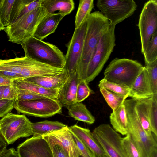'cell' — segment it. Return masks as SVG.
<instances>
[{"label": "cell", "mask_w": 157, "mask_h": 157, "mask_svg": "<svg viewBox=\"0 0 157 157\" xmlns=\"http://www.w3.org/2000/svg\"><path fill=\"white\" fill-rule=\"evenodd\" d=\"M86 21L82 52L77 71L79 82L85 80L88 64L100 39L110 24L109 21L99 11L91 13L87 18Z\"/></svg>", "instance_id": "1"}, {"label": "cell", "mask_w": 157, "mask_h": 157, "mask_svg": "<svg viewBox=\"0 0 157 157\" xmlns=\"http://www.w3.org/2000/svg\"><path fill=\"white\" fill-rule=\"evenodd\" d=\"M21 45L27 57L54 67L64 69L65 56L56 46L34 36Z\"/></svg>", "instance_id": "2"}, {"label": "cell", "mask_w": 157, "mask_h": 157, "mask_svg": "<svg viewBox=\"0 0 157 157\" xmlns=\"http://www.w3.org/2000/svg\"><path fill=\"white\" fill-rule=\"evenodd\" d=\"M136 99H125L126 110L129 133L136 144L142 157H150L151 153L157 149V136H148L141 125L136 111Z\"/></svg>", "instance_id": "3"}, {"label": "cell", "mask_w": 157, "mask_h": 157, "mask_svg": "<svg viewBox=\"0 0 157 157\" xmlns=\"http://www.w3.org/2000/svg\"><path fill=\"white\" fill-rule=\"evenodd\" d=\"M47 14L45 9L40 6L5 27L3 30L6 33L9 41L21 45L33 36L39 23Z\"/></svg>", "instance_id": "4"}, {"label": "cell", "mask_w": 157, "mask_h": 157, "mask_svg": "<svg viewBox=\"0 0 157 157\" xmlns=\"http://www.w3.org/2000/svg\"><path fill=\"white\" fill-rule=\"evenodd\" d=\"M144 67L136 60L116 58L110 62L105 70L104 78L130 88Z\"/></svg>", "instance_id": "5"}, {"label": "cell", "mask_w": 157, "mask_h": 157, "mask_svg": "<svg viewBox=\"0 0 157 157\" xmlns=\"http://www.w3.org/2000/svg\"><path fill=\"white\" fill-rule=\"evenodd\" d=\"M115 26L110 24L98 43L87 70L85 81L88 84L101 72L113 52L116 45Z\"/></svg>", "instance_id": "6"}, {"label": "cell", "mask_w": 157, "mask_h": 157, "mask_svg": "<svg viewBox=\"0 0 157 157\" xmlns=\"http://www.w3.org/2000/svg\"><path fill=\"white\" fill-rule=\"evenodd\" d=\"M32 122L24 115L10 113L0 119V134L8 145L33 135Z\"/></svg>", "instance_id": "7"}, {"label": "cell", "mask_w": 157, "mask_h": 157, "mask_svg": "<svg viewBox=\"0 0 157 157\" xmlns=\"http://www.w3.org/2000/svg\"><path fill=\"white\" fill-rule=\"evenodd\" d=\"M104 153L103 157H128L121 135L107 124H101L91 132Z\"/></svg>", "instance_id": "8"}, {"label": "cell", "mask_w": 157, "mask_h": 157, "mask_svg": "<svg viewBox=\"0 0 157 157\" xmlns=\"http://www.w3.org/2000/svg\"><path fill=\"white\" fill-rule=\"evenodd\" d=\"M14 108L18 114L45 118L61 113L62 106L57 100L45 98L29 101L16 100Z\"/></svg>", "instance_id": "9"}, {"label": "cell", "mask_w": 157, "mask_h": 157, "mask_svg": "<svg viewBox=\"0 0 157 157\" xmlns=\"http://www.w3.org/2000/svg\"><path fill=\"white\" fill-rule=\"evenodd\" d=\"M96 6L110 24L115 25L132 15L137 8L133 0H98Z\"/></svg>", "instance_id": "10"}, {"label": "cell", "mask_w": 157, "mask_h": 157, "mask_svg": "<svg viewBox=\"0 0 157 157\" xmlns=\"http://www.w3.org/2000/svg\"><path fill=\"white\" fill-rule=\"evenodd\" d=\"M140 37L141 52L144 54L152 36L157 32V0L145 3L137 24Z\"/></svg>", "instance_id": "11"}, {"label": "cell", "mask_w": 157, "mask_h": 157, "mask_svg": "<svg viewBox=\"0 0 157 157\" xmlns=\"http://www.w3.org/2000/svg\"><path fill=\"white\" fill-rule=\"evenodd\" d=\"M86 27V20L79 28H75L68 44L64 67L67 78L77 72L81 58Z\"/></svg>", "instance_id": "12"}, {"label": "cell", "mask_w": 157, "mask_h": 157, "mask_svg": "<svg viewBox=\"0 0 157 157\" xmlns=\"http://www.w3.org/2000/svg\"><path fill=\"white\" fill-rule=\"evenodd\" d=\"M17 151L20 157H53L49 144L41 136L27 139Z\"/></svg>", "instance_id": "13"}, {"label": "cell", "mask_w": 157, "mask_h": 157, "mask_svg": "<svg viewBox=\"0 0 157 157\" xmlns=\"http://www.w3.org/2000/svg\"><path fill=\"white\" fill-rule=\"evenodd\" d=\"M41 136L48 142L59 145L68 157H79L81 155L73 135L67 125L59 130Z\"/></svg>", "instance_id": "14"}, {"label": "cell", "mask_w": 157, "mask_h": 157, "mask_svg": "<svg viewBox=\"0 0 157 157\" xmlns=\"http://www.w3.org/2000/svg\"><path fill=\"white\" fill-rule=\"evenodd\" d=\"M78 83V76L76 72L67 78L60 89L57 99L62 107L67 108L76 102V91Z\"/></svg>", "instance_id": "15"}, {"label": "cell", "mask_w": 157, "mask_h": 157, "mask_svg": "<svg viewBox=\"0 0 157 157\" xmlns=\"http://www.w3.org/2000/svg\"><path fill=\"white\" fill-rule=\"evenodd\" d=\"M153 95L147 71L144 67L130 88L128 97L139 99L150 98Z\"/></svg>", "instance_id": "16"}, {"label": "cell", "mask_w": 157, "mask_h": 157, "mask_svg": "<svg viewBox=\"0 0 157 157\" xmlns=\"http://www.w3.org/2000/svg\"><path fill=\"white\" fill-rule=\"evenodd\" d=\"M65 16L58 12L47 14L39 23L33 36L40 40L46 38L55 32L59 23Z\"/></svg>", "instance_id": "17"}, {"label": "cell", "mask_w": 157, "mask_h": 157, "mask_svg": "<svg viewBox=\"0 0 157 157\" xmlns=\"http://www.w3.org/2000/svg\"><path fill=\"white\" fill-rule=\"evenodd\" d=\"M71 131L95 155L103 157V150L93 136L90 130L75 124L69 127Z\"/></svg>", "instance_id": "18"}, {"label": "cell", "mask_w": 157, "mask_h": 157, "mask_svg": "<svg viewBox=\"0 0 157 157\" xmlns=\"http://www.w3.org/2000/svg\"><path fill=\"white\" fill-rule=\"evenodd\" d=\"M67 76L63 73L53 76H36L21 78L24 81L47 89H60L66 82Z\"/></svg>", "instance_id": "19"}, {"label": "cell", "mask_w": 157, "mask_h": 157, "mask_svg": "<svg viewBox=\"0 0 157 157\" xmlns=\"http://www.w3.org/2000/svg\"><path fill=\"white\" fill-rule=\"evenodd\" d=\"M151 97L142 99H136V112L142 128L148 136L152 135L150 122L149 109Z\"/></svg>", "instance_id": "20"}, {"label": "cell", "mask_w": 157, "mask_h": 157, "mask_svg": "<svg viewBox=\"0 0 157 157\" xmlns=\"http://www.w3.org/2000/svg\"><path fill=\"white\" fill-rule=\"evenodd\" d=\"M41 6L48 14L58 13L65 16L69 14L74 10L75 4L72 0H42Z\"/></svg>", "instance_id": "21"}, {"label": "cell", "mask_w": 157, "mask_h": 157, "mask_svg": "<svg viewBox=\"0 0 157 157\" xmlns=\"http://www.w3.org/2000/svg\"><path fill=\"white\" fill-rule=\"evenodd\" d=\"M110 120L113 129L117 132L125 136L129 133L124 102L113 111L110 116Z\"/></svg>", "instance_id": "22"}, {"label": "cell", "mask_w": 157, "mask_h": 157, "mask_svg": "<svg viewBox=\"0 0 157 157\" xmlns=\"http://www.w3.org/2000/svg\"><path fill=\"white\" fill-rule=\"evenodd\" d=\"M12 85L18 89L28 90L46 97L57 99L60 89H47L36 84H34L19 79L13 81Z\"/></svg>", "instance_id": "23"}, {"label": "cell", "mask_w": 157, "mask_h": 157, "mask_svg": "<svg viewBox=\"0 0 157 157\" xmlns=\"http://www.w3.org/2000/svg\"><path fill=\"white\" fill-rule=\"evenodd\" d=\"M66 125L58 121L45 120L32 123L31 128L33 137H39L59 130Z\"/></svg>", "instance_id": "24"}, {"label": "cell", "mask_w": 157, "mask_h": 157, "mask_svg": "<svg viewBox=\"0 0 157 157\" xmlns=\"http://www.w3.org/2000/svg\"><path fill=\"white\" fill-rule=\"evenodd\" d=\"M69 115L75 120L81 121L89 124H94V117L82 102H75L67 108Z\"/></svg>", "instance_id": "25"}, {"label": "cell", "mask_w": 157, "mask_h": 157, "mask_svg": "<svg viewBox=\"0 0 157 157\" xmlns=\"http://www.w3.org/2000/svg\"><path fill=\"white\" fill-rule=\"evenodd\" d=\"M32 0H15L9 20V25L14 23L25 15L36 8V4Z\"/></svg>", "instance_id": "26"}, {"label": "cell", "mask_w": 157, "mask_h": 157, "mask_svg": "<svg viewBox=\"0 0 157 157\" xmlns=\"http://www.w3.org/2000/svg\"><path fill=\"white\" fill-rule=\"evenodd\" d=\"M93 0H80L75 20V28H79L86 20L94 7Z\"/></svg>", "instance_id": "27"}, {"label": "cell", "mask_w": 157, "mask_h": 157, "mask_svg": "<svg viewBox=\"0 0 157 157\" xmlns=\"http://www.w3.org/2000/svg\"><path fill=\"white\" fill-rule=\"evenodd\" d=\"M99 88L105 101L113 111L117 108L128 97L118 95L103 87Z\"/></svg>", "instance_id": "28"}, {"label": "cell", "mask_w": 157, "mask_h": 157, "mask_svg": "<svg viewBox=\"0 0 157 157\" xmlns=\"http://www.w3.org/2000/svg\"><path fill=\"white\" fill-rule=\"evenodd\" d=\"M98 87H103L118 95L123 96H128L130 88L127 86L109 82L104 78L101 80L98 85Z\"/></svg>", "instance_id": "29"}, {"label": "cell", "mask_w": 157, "mask_h": 157, "mask_svg": "<svg viewBox=\"0 0 157 157\" xmlns=\"http://www.w3.org/2000/svg\"><path fill=\"white\" fill-rule=\"evenodd\" d=\"M21 70L22 57L9 59H0V71L21 74Z\"/></svg>", "instance_id": "30"}, {"label": "cell", "mask_w": 157, "mask_h": 157, "mask_svg": "<svg viewBox=\"0 0 157 157\" xmlns=\"http://www.w3.org/2000/svg\"><path fill=\"white\" fill-rule=\"evenodd\" d=\"M145 64L157 59V32L152 36L143 54Z\"/></svg>", "instance_id": "31"}, {"label": "cell", "mask_w": 157, "mask_h": 157, "mask_svg": "<svg viewBox=\"0 0 157 157\" xmlns=\"http://www.w3.org/2000/svg\"><path fill=\"white\" fill-rule=\"evenodd\" d=\"M15 0H2L0 4V20L5 27L9 25Z\"/></svg>", "instance_id": "32"}, {"label": "cell", "mask_w": 157, "mask_h": 157, "mask_svg": "<svg viewBox=\"0 0 157 157\" xmlns=\"http://www.w3.org/2000/svg\"><path fill=\"white\" fill-rule=\"evenodd\" d=\"M122 142L128 157H142L130 133H128L125 137L122 138Z\"/></svg>", "instance_id": "33"}, {"label": "cell", "mask_w": 157, "mask_h": 157, "mask_svg": "<svg viewBox=\"0 0 157 157\" xmlns=\"http://www.w3.org/2000/svg\"><path fill=\"white\" fill-rule=\"evenodd\" d=\"M149 113L152 132L157 136V94H153L151 97Z\"/></svg>", "instance_id": "34"}, {"label": "cell", "mask_w": 157, "mask_h": 157, "mask_svg": "<svg viewBox=\"0 0 157 157\" xmlns=\"http://www.w3.org/2000/svg\"><path fill=\"white\" fill-rule=\"evenodd\" d=\"M145 65L153 94H157V59Z\"/></svg>", "instance_id": "35"}, {"label": "cell", "mask_w": 157, "mask_h": 157, "mask_svg": "<svg viewBox=\"0 0 157 157\" xmlns=\"http://www.w3.org/2000/svg\"><path fill=\"white\" fill-rule=\"evenodd\" d=\"M94 93L89 86L85 80L80 81L78 83L76 94V102H80Z\"/></svg>", "instance_id": "36"}, {"label": "cell", "mask_w": 157, "mask_h": 157, "mask_svg": "<svg viewBox=\"0 0 157 157\" xmlns=\"http://www.w3.org/2000/svg\"><path fill=\"white\" fill-rule=\"evenodd\" d=\"M18 94L16 100L29 101L47 98L44 96L26 90L18 89Z\"/></svg>", "instance_id": "37"}, {"label": "cell", "mask_w": 157, "mask_h": 157, "mask_svg": "<svg viewBox=\"0 0 157 157\" xmlns=\"http://www.w3.org/2000/svg\"><path fill=\"white\" fill-rule=\"evenodd\" d=\"M15 100L2 99L0 100V117L11 112L14 108Z\"/></svg>", "instance_id": "38"}, {"label": "cell", "mask_w": 157, "mask_h": 157, "mask_svg": "<svg viewBox=\"0 0 157 157\" xmlns=\"http://www.w3.org/2000/svg\"><path fill=\"white\" fill-rule=\"evenodd\" d=\"M72 133L81 155L83 157H96L94 153L76 136Z\"/></svg>", "instance_id": "39"}, {"label": "cell", "mask_w": 157, "mask_h": 157, "mask_svg": "<svg viewBox=\"0 0 157 157\" xmlns=\"http://www.w3.org/2000/svg\"><path fill=\"white\" fill-rule=\"evenodd\" d=\"M18 94V89L12 85L6 86L3 90L2 99L16 100Z\"/></svg>", "instance_id": "40"}, {"label": "cell", "mask_w": 157, "mask_h": 157, "mask_svg": "<svg viewBox=\"0 0 157 157\" xmlns=\"http://www.w3.org/2000/svg\"><path fill=\"white\" fill-rule=\"evenodd\" d=\"M51 148L53 157H68L67 155L58 144L52 142H48Z\"/></svg>", "instance_id": "41"}, {"label": "cell", "mask_w": 157, "mask_h": 157, "mask_svg": "<svg viewBox=\"0 0 157 157\" xmlns=\"http://www.w3.org/2000/svg\"><path fill=\"white\" fill-rule=\"evenodd\" d=\"M0 76L13 80L23 78L21 74L3 71H0Z\"/></svg>", "instance_id": "42"}, {"label": "cell", "mask_w": 157, "mask_h": 157, "mask_svg": "<svg viewBox=\"0 0 157 157\" xmlns=\"http://www.w3.org/2000/svg\"><path fill=\"white\" fill-rule=\"evenodd\" d=\"M0 157H20L14 148L7 149L0 155Z\"/></svg>", "instance_id": "43"}, {"label": "cell", "mask_w": 157, "mask_h": 157, "mask_svg": "<svg viewBox=\"0 0 157 157\" xmlns=\"http://www.w3.org/2000/svg\"><path fill=\"white\" fill-rule=\"evenodd\" d=\"M13 80L0 76V86H8L12 85Z\"/></svg>", "instance_id": "44"}, {"label": "cell", "mask_w": 157, "mask_h": 157, "mask_svg": "<svg viewBox=\"0 0 157 157\" xmlns=\"http://www.w3.org/2000/svg\"><path fill=\"white\" fill-rule=\"evenodd\" d=\"M7 144L0 134V155L7 149Z\"/></svg>", "instance_id": "45"}, {"label": "cell", "mask_w": 157, "mask_h": 157, "mask_svg": "<svg viewBox=\"0 0 157 157\" xmlns=\"http://www.w3.org/2000/svg\"><path fill=\"white\" fill-rule=\"evenodd\" d=\"M6 86H0V100L2 99V95L3 90Z\"/></svg>", "instance_id": "46"}, {"label": "cell", "mask_w": 157, "mask_h": 157, "mask_svg": "<svg viewBox=\"0 0 157 157\" xmlns=\"http://www.w3.org/2000/svg\"><path fill=\"white\" fill-rule=\"evenodd\" d=\"M150 157H157V149L154 150L151 153Z\"/></svg>", "instance_id": "47"}, {"label": "cell", "mask_w": 157, "mask_h": 157, "mask_svg": "<svg viewBox=\"0 0 157 157\" xmlns=\"http://www.w3.org/2000/svg\"><path fill=\"white\" fill-rule=\"evenodd\" d=\"M5 27L2 24L0 20V31L3 30Z\"/></svg>", "instance_id": "48"}, {"label": "cell", "mask_w": 157, "mask_h": 157, "mask_svg": "<svg viewBox=\"0 0 157 157\" xmlns=\"http://www.w3.org/2000/svg\"><path fill=\"white\" fill-rule=\"evenodd\" d=\"M79 157H83V156H82L81 155H80Z\"/></svg>", "instance_id": "49"}, {"label": "cell", "mask_w": 157, "mask_h": 157, "mask_svg": "<svg viewBox=\"0 0 157 157\" xmlns=\"http://www.w3.org/2000/svg\"><path fill=\"white\" fill-rule=\"evenodd\" d=\"M1 0H0V3H1Z\"/></svg>", "instance_id": "50"}]
</instances>
